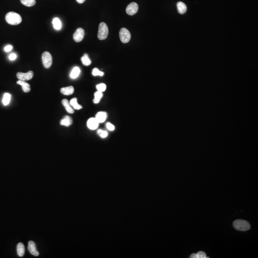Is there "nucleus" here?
<instances>
[{"label": "nucleus", "mask_w": 258, "mask_h": 258, "mask_svg": "<svg viewBox=\"0 0 258 258\" xmlns=\"http://www.w3.org/2000/svg\"><path fill=\"white\" fill-rule=\"evenodd\" d=\"M52 24H53V27L56 30H60L61 28V27H62L61 22L59 19L58 18L56 17L53 19Z\"/></svg>", "instance_id": "20"}, {"label": "nucleus", "mask_w": 258, "mask_h": 258, "mask_svg": "<svg viewBox=\"0 0 258 258\" xmlns=\"http://www.w3.org/2000/svg\"><path fill=\"white\" fill-rule=\"evenodd\" d=\"M131 33L127 29L123 28L119 31V38L123 43H127L131 39Z\"/></svg>", "instance_id": "5"}, {"label": "nucleus", "mask_w": 258, "mask_h": 258, "mask_svg": "<svg viewBox=\"0 0 258 258\" xmlns=\"http://www.w3.org/2000/svg\"><path fill=\"white\" fill-rule=\"evenodd\" d=\"M81 61L82 62L83 64L86 66H88L90 65L91 63V59L88 57L87 54H84V56L81 57Z\"/></svg>", "instance_id": "23"}, {"label": "nucleus", "mask_w": 258, "mask_h": 258, "mask_svg": "<svg viewBox=\"0 0 258 258\" xmlns=\"http://www.w3.org/2000/svg\"><path fill=\"white\" fill-rule=\"evenodd\" d=\"M60 92L62 94L65 95H70L72 94L74 92V88L72 86H69L67 87L62 88L60 89Z\"/></svg>", "instance_id": "13"}, {"label": "nucleus", "mask_w": 258, "mask_h": 258, "mask_svg": "<svg viewBox=\"0 0 258 258\" xmlns=\"http://www.w3.org/2000/svg\"><path fill=\"white\" fill-rule=\"evenodd\" d=\"M73 120L70 116H66L60 121V124L63 126H68L72 124Z\"/></svg>", "instance_id": "16"}, {"label": "nucleus", "mask_w": 258, "mask_h": 258, "mask_svg": "<svg viewBox=\"0 0 258 258\" xmlns=\"http://www.w3.org/2000/svg\"><path fill=\"white\" fill-rule=\"evenodd\" d=\"M138 10V5L136 2H132L128 5L126 8V13L129 15H133L137 13Z\"/></svg>", "instance_id": "8"}, {"label": "nucleus", "mask_w": 258, "mask_h": 258, "mask_svg": "<svg viewBox=\"0 0 258 258\" xmlns=\"http://www.w3.org/2000/svg\"><path fill=\"white\" fill-rule=\"evenodd\" d=\"M108 33H109V29L107 24L104 22L100 23L99 25L98 33H97L98 38L100 40H104L107 38Z\"/></svg>", "instance_id": "3"}, {"label": "nucleus", "mask_w": 258, "mask_h": 258, "mask_svg": "<svg viewBox=\"0 0 258 258\" xmlns=\"http://www.w3.org/2000/svg\"><path fill=\"white\" fill-rule=\"evenodd\" d=\"M11 95L9 93H5L4 94L3 99H2L3 104L5 106L9 104V103H10V101L11 100Z\"/></svg>", "instance_id": "25"}, {"label": "nucleus", "mask_w": 258, "mask_h": 258, "mask_svg": "<svg viewBox=\"0 0 258 258\" xmlns=\"http://www.w3.org/2000/svg\"><path fill=\"white\" fill-rule=\"evenodd\" d=\"M107 113L104 111H100L97 113L95 118L99 123H103L107 119Z\"/></svg>", "instance_id": "12"}, {"label": "nucleus", "mask_w": 258, "mask_h": 258, "mask_svg": "<svg viewBox=\"0 0 258 258\" xmlns=\"http://www.w3.org/2000/svg\"><path fill=\"white\" fill-rule=\"evenodd\" d=\"M21 2L23 5L26 6L31 7L35 5L36 1V0H21Z\"/></svg>", "instance_id": "24"}, {"label": "nucleus", "mask_w": 258, "mask_h": 258, "mask_svg": "<svg viewBox=\"0 0 258 258\" xmlns=\"http://www.w3.org/2000/svg\"><path fill=\"white\" fill-rule=\"evenodd\" d=\"M16 76L19 80L27 81L33 78V72L32 71H29L27 73L18 72L16 74Z\"/></svg>", "instance_id": "6"}, {"label": "nucleus", "mask_w": 258, "mask_h": 258, "mask_svg": "<svg viewBox=\"0 0 258 258\" xmlns=\"http://www.w3.org/2000/svg\"><path fill=\"white\" fill-rule=\"evenodd\" d=\"M190 258H208L206 257L205 252L203 251H199L197 253H193L190 256Z\"/></svg>", "instance_id": "22"}, {"label": "nucleus", "mask_w": 258, "mask_h": 258, "mask_svg": "<svg viewBox=\"0 0 258 258\" xmlns=\"http://www.w3.org/2000/svg\"><path fill=\"white\" fill-rule=\"evenodd\" d=\"M76 1L79 4H82L85 1V0H76Z\"/></svg>", "instance_id": "32"}, {"label": "nucleus", "mask_w": 258, "mask_h": 258, "mask_svg": "<svg viewBox=\"0 0 258 258\" xmlns=\"http://www.w3.org/2000/svg\"><path fill=\"white\" fill-rule=\"evenodd\" d=\"M6 22L11 25H17L22 22V18L21 15L17 13L11 11L6 15Z\"/></svg>", "instance_id": "1"}, {"label": "nucleus", "mask_w": 258, "mask_h": 258, "mask_svg": "<svg viewBox=\"0 0 258 258\" xmlns=\"http://www.w3.org/2000/svg\"><path fill=\"white\" fill-rule=\"evenodd\" d=\"M43 64L46 68H49L52 64V56L49 52H44L42 56Z\"/></svg>", "instance_id": "4"}, {"label": "nucleus", "mask_w": 258, "mask_h": 258, "mask_svg": "<svg viewBox=\"0 0 258 258\" xmlns=\"http://www.w3.org/2000/svg\"><path fill=\"white\" fill-rule=\"evenodd\" d=\"M97 133L102 138H105L107 137L108 136V132L106 131H102V130H99L97 131Z\"/></svg>", "instance_id": "28"}, {"label": "nucleus", "mask_w": 258, "mask_h": 258, "mask_svg": "<svg viewBox=\"0 0 258 258\" xmlns=\"http://www.w3.org/2000/svg\"><path fill=\"white\" fill-rule=\"evenodd\" d=\"M234 228L238 231H246L250 228V224L248 221L242 219H237L233 224Z\"/></svg>", "instance_id": "2"}, {"label": "nucleus", "mask_w": 258, "mask_h": 258, "mask_svg": "<svg viewBox=\"0 0 258 258\" xmlns=\"http://www.w3.org/2000/svg\"><path fill=\"white\" fill-rule=\"evenodd\" d=\"M80 73V69L78 67H75L71 71L70 74V77L71 78L75 79L78 77Z\"/></svg>", "instance_id": "19"}, {"label": "nucleus", "mask_w": 258, "mask_h": 258, "mask_svg": "<svg viewBox=\"0 0 258 258\" xmlns=\"http://www.w3.org/2000/svg\"><path fill=\"white\" fill-rule=\"evenodd\" d=\"M102 97H103V93L102 92L99 91L96 92L95 93H94V99L93 100L94 103L95 104L99 103Z\"/></svg>", "instance_id": "21"}, {"label": "nucleus", "mask_w": 258, "mask_h": 258, "mask_svg": "<svg viewBox=\"0 0 258 258\" xmlns=\"http://www.w3.org/2000/svg\"><path fill=\"white\" fill-rule=\"evenodd\" d=\"M16 83L22 86L23 91L25 93H27L31 91V86H30V84L26 82L25 81L19 80L18 81H17Z\"/></svg>", "instance_id": "11"}, {"label": "nucleus", "mask_w": 258, "mask_h": 258, "mask_svg": "<svg viewBox=\"0 0 258 258\" xmlns=\"http://www.w3.org/2000/svg\"><path fill=\"white\" fill-rule=\"evenodd\" d=\"M17 58V56H16V54H14V53H12V54L10 55L9 56V59L10 60H14L15 59Z\"/></svg>", "instance_id": "30"}, {"label": "nucleus", "mask_w": 258, "mask_h": 258, "mask_svg": "<svg viewBox=\"0 0 258 258\" xmlns=\"http://www.w3.org/2000/svg\"><path fill=\"white\" fill-rule=\"evenodd\" d=\"M96 88L97 91L103 92L106 91L107 87H106V85L104 83H101V84L97 85Z\"/></svg>", "instance_id": "27"}, {"label": "nucleus", "mask_w": 258, "mask_h": 258, "mask_svg": "<svg viewBox=\"0 0 258 258\" xmlns=\"http://www.w3.org/2000/svg\"><path fill=\"white\" fill-rule=\"evenodd\" d=\"M16 250H17V254L19 257H23L25 253V248L23 243L20 242L17 245Z\"/></svg>", "instance_id": "15"}, {"label": "nucleus", "mask_w": 258, "mask_h": 258, "mask_svg": "<svg viewBox=\"0 0 258 258\" xmlns=\"http://www.w3.org/2000/svg\"><path fill=\"white\" fill-rule=\"evenodd\" d=\"M87 126L90 130H96L99 127V122H97L95 118H91L89 119L87 122Z\"/></svg>", "instance_id": "10"}, {"label": "nucleus", "mask_w": 258, "mask_h": 258, "mask_svg": "<svg viewBox=\"0 0 258 258\" xmlns=\"http://www.w3.org/2000/svg\"><path fill=\"white\" fill-rule=\"evenodd\" d=\"M62 103L63 105L64 106L65 110H67V112L69 113L72 114L74 113V110L71 107V105L70 103L68 101V100L67 99H64L62 100Z\"/></svg>", "instance_id": "14"}, {"label": "nucleus", "mask_w": 258, "mask_h": 258, "mask_svg": "<svg viewBox=\"0 0 258 258\" xmlns=\"http://www.w3.org/2000/svg\"><path fill=\"white\" fill-rule=\"evenodd\" d=\"M28 250L31 254L34 256H38L39 252L37 250L36 245L33 241L30 240L28 243Z\"/></svg>", "instance_id": "9"}, {"label": "nucleus", "mask_w": 258, "mask_h": 258, "mask_svg": "<svg viewBox=\"0 0 258 258\" xmlns=\"http://www.w3.org/2000/svg\"><path fill=\"white\" fill-rule=\"evenodd\" d=\"M13 49V46L11 45H8V46H5V51L6 52L11 51Z\"/></svg>", "instance_id": "31"}, {"label": "nucleus", "mask_w": 258, "mask_h": 258, "mask_svg": "<svg viewBox=\"0 0 258 258\" xmlns=\"http://www.w3.org/2000/svg\"><path fill=\"white\" fill-rule=\"evenodd\" d=\"M70 105H71L73 107L74 109H75V110H80V109H81L82 108V106L81 105H80L78 103V100H77V98L76 97H74L73 98L72 100H71L70 101Z\"/></svg>", "instance_id": "18"}, {"label": "nucleus", "mask_w": 258, "mask_h": 258, "mask_svg": "<svg viewBox=\"0 0 258 258\" xmlns=\"http://www.w3.org/2000/svg\"><path fill=\"white\" fill-rule=\"evenodd\" d=\"M177 7L178 11L179 12V14H184L186 11L187 10V7L185 5L183 2H178L177 4Z\"/></svg>", "instance_id": "17"}, {"label": "nucleus", "mask_w": 258, "mask_h": 258, "mask_svg": "<svg viewBox=\"0 0 258 258\" xmlns=\"http://www.w3.org/2000/svg\"><path fill=\"white\" fill-rule=\"evenodd\" d=\"M106 127H107V128L108 129V130H110V131H113L115 130L114 125L111 124V123H107V124H106Z\"/></svg>", "instance_id": "29"}, {"label": "nucleus", "mask_w": 258, "mask_h": 258, "mask_svg": "<svg viewBox=\"0 0 258 258\" xmlns=\"http://www.w3.org/2000/svg\"><path fill=\"white\" fill-rule=\"evenodd\" d=\"M85 31L82 28L77 29L73 35L74 40L76 42H80L84 38Z\"/></svg>", "instance_id": "7"}, {"label": "nucleus", "mask_w": 258, "mask_h": 258, "mask_svg": "<svg viewBox=\"0 0 258 258\" xmlns=\"http://www.w3.org/2000/svg\"><path fill=\"white\" fill-rule=\"evenodd\" d=\"M104 72L100 71L99 69L97 68L93 69V71H92V75L94 76H100L102 77L104 75Z\"/></svg>", "instance_id": "26"}]
</instances>
